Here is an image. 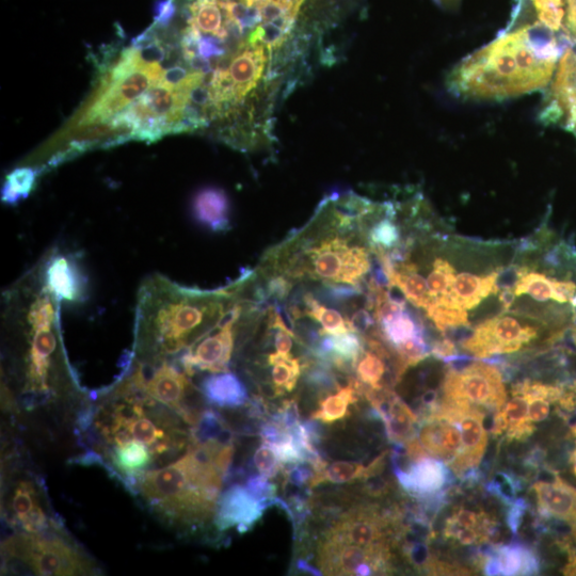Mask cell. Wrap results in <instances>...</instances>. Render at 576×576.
Wrapping results in <instances>:
<instances>
[{"label": "cell", "mask_w": 576, "mask_h": 576, "mask_svg": "<svg viewBox=\"0 0 576 576\" xmlns=\"http://www.w3.org/2000/svg\"><path fill=\"white\" fill-rule=\"evenodd\" d=\"M419 442L427 455L443 461L452 470L462 456L461 428L453 415L435 406L418 429Z\"/></svg>", "instance_id": "7c38bea8"}, {"label": "cell", "mask_w": 576, "mask_h": 576, "mask_svg": "<svg viewBox=\"0 0 576 576\" xmlns=\"http://www.w3.org/2000/svg\"><path fill=\"white\" fill-rule=\"evenodd\" d=\"M568 23L567 32L571 39L576 42V0H567Z\"/></svg>", "instance_id": "f35d334b"}, {"label": "cell", "mask_w": 576, "mask_h": 576, "mask_svg": "<svg viewBox=\"0 0 576 576\" xmlns=\"http://www.w3.org/2000/svg\"><path fill=\"white\" fill-rule=\"evenodd\" d=\"M514 397L496 411L493 423V435H506L509 441L525 440L532 436L535 425L528 420V400L523 394L512 391Z\"/></svg>", "instance_id": "603a6c76"}, {"label": "cell", "mask_w": 576, "mask_h": 576, "mask_svg": "<svg viewBox=\"0 0 576 576\" xmlns=\"http://www.w3.org/2000/svg\"><path fill=\"white\" fill-rule=\"evenodd\" d=\"M572 431H573L574 436L576 437V425L574 427H572Z\"/></svg>", "instance_id": "f6af8a7d"}, {"label": "cell", "mask_w": 576, "mask_h": 576, "mask_svg": "<svg viewBox=\"0 0 576 576\" xmlns=\"http://www.w3.org/2000/svg\"><path fill=\"white\" fill-rule=\"evenodd\" d=\"M445 402L499 411L507 392L502 373L493 365L475 362L461 370L451 368L443 382Z\"/></svg>", "instance_id": "ba28073f"}, {"label": "cell", "mask_w": 576, "mask_h": 576, "mask_svg": "<svg viewBox=\"0 0 576 576\" xmlns=\"http://www.w3.org/2000/svg\"><path fill=\"white\" fill-rule=\"evenodd\" d=\"M488 489L496 498L501 499L504 503L511 505L515 502L518 491V484L511 475L500 473L495 476Z\"/></svg>", "instance_id": "e575fe53"}, {"label": "cell", "mask_w": 576, "mask_h": 576, "mask_svg": "<svg viewBox=\"0 0 576 576\" xmlns=\"http://www.w3.org/2000/svg\"><path fill=\"white\" fill-rule=\"evenodd\" d=\"M7 553L39 575H79L90 572L89 560L62 538L38 533L16 536L5 544Z\"/></svg>", "instance_id": "52a82bcc"}, {"label": "cell", "mask_w": 576, "mask_h": 576, "mask_svg": "<svg viewBox=\"0 0 576 576\" xmlns=\"http://www.w3.org/2000/svg\"><path fill=\"white\" fill-rule=\"evenodd\" d=\"M553 300L558 303L572 302L576 295V284L570 280L552 279Z\"/></svg>", "instance_id": "8d00e7d4"}, {"label": "cell", "mask_w": 576, "mask_h": 576, "mask_svg": "<svg viewBox=\"0 0 576 576\" xmlns=\"http://www.w3.org/2000/svg\"><path fill=\"white\" fill-rule=\"evenodd\" d=\"M41 170L24 166L15 168L7 176L2 189V201L7 205H18L26 200L37 186Z\"/></svg>", "instance_id": "4dcf8cb0"}, {"label": "cell", "mask_w": 576, "mask_h": 576, "mask_svg": "<svg viewBox=\"0 0 576 576\" xmlns=\"http://www.w3.org/2000/svg\"><path fill=\"white\" fill-rule=\"evenodd\" d=\"M304 2H306V0H300V3L303 4Z\"/></svg>", "instance_id": "bcb514c9"}, {"label": "cell", "mask_w": 576, "mask_h": 576, "mask_svg": "<svg viewBox=\"0 0 576 576\" xmlns=\"http://www.w3.org/2000/svg\"><path fill=\"white\" fill-rule=\"evenodd\" d=\"M47 290L61 303L78 306L89 298V279L80 255L53 247L37 263Z\"/></svg>", "instance_id": "8fae6325"}, {"label": "cell", "mask_w": 576, "mask_h": 576, "mask_svg": "<svg viewBox=\"0 0 576 576\" xmlns=\"http://www.w3.org/2000/svg\"><path fill=\"white\" fill-rule=\"evenodd\" d=\"M371 204L352 191L324 199L306 226L270 248L254 270L264 296L284 303L297 287L373 294L386 284L374 272L377 256L367 238Z\"/></svg>", "instance_id": "6da1fadb"}, {"label": "cell", "mask_w": 576, "mask_h": 576, "mask_svg": "<svg viewBox=\"0 0 576 576\" xmlns=\"http://www.w3.org/2000/svg\"><path fill=\"white\" fill-rule=\"evenodd\" d=\"M244 283L242 277L218 290H201L163 275L144 280L135 317V349L140 358L154 365L189 349L226 317L242 296Z\"/></svg>", "instance_id": "7a4b0ae2"}, {"label": "cell", "mask_w": 576, "mask_h": 576, "mask_svg": "<svg viewBox=\"0 0 576 576\" xmlns=\"http://www.w3.org/2000/svg\"><path fill=\"white\" fill-rule=\"evenodd\" d=\"M114 445L112 461L119 471L128 476L140 477L153 460L150 448L138 441L127 440Z\"/></svg>", "instance_id": "f546056e"}, {"label": "cell", "mask_w": 576, "mask_h": 576, "mask_svg": "<svg viewBox=\"0 0 576 576\" xmlns=\"http://www.w3.org/2000/svg\"><path fill=\"white\" fill-rule=\"evenodd\" d=\"M571 462H572L573 472H574V474L576 475V448H575V451H574L573 454H572Z\"/></svg>", "instance_id": "7bdbcfd3"}, {"label": "cell", "mask_w": 576, "mask_h": 576, "mask_svg": "<svg viewBox=\"0 0 576 576\" xmlns=\"http://www.w3.org/2000/svg\"><path fill=\"white\" fill-rule=\"evenodd\" d=\"M548 99L540 120L544 124L563 123L576 136V53L571 48L560 57Z\"/></svg>", "instance_id": "4fadbf2b"}, {"label": "cell", "mask_w": 576, "mask_h": 576, "mask_svg": "<svg viewBox=\"0 0 576 576\" xmlns=\"http://www.w3.org/2000/svg\"><path fill=\"white\" fill-rule=\"evenodd\" d=\"M538 570L537 557L520 546L495 548L487 559L485 568L488 575H531Z\"/></svg>", "instance_id": "83f0119b"}, {"label": "cell", "mask_w": 576, "mask_h": 576, "mask_svg": "<svg viewBox=\"0 0 576 576\" xmlns=\"http://www.w3.org/2000/svg\"><path fill=\"white\" fill-rule=\"evenodd\" d=\"M384 466V455L377 458L368 467L358 462L335 461L324 463L322 468L314 471L309 488L313 489L323 484H351L360 479L375 477L381 473Z\"/></svg>", "instance_id": "484cf974"}, {"label": "cell", "mask_w": 576, "mask_h": 576, "mask_svg": "<svg viewBox=\"0 0 576 576\" xmlns=\"http://www.w3.org/2000/svg\"><path fill=\"white\" fill-rule=\"evenodd\" d=\"M388 522L376 508L358 506L344 512L331 525L322 539L333 542L356 544L361 547H374L384 543Z\"/></svg>", "instance_id": "9a60e30c"}, {"label": "cell", "mask_w": 576, "mask_h": 576, "mask_svg": "<svg viewBox=\"0 0 576 576\" xmlns=\"http://www.w3.org/2000/svg\"><path fill=\"white\" fill-rule=\"evenodd\" d=\"M572 532H573V535L576 539V522L574 524H572Z\"/></svg>", "instance_id": "ee69618b"}, {"label": "cell", "mask_w": 576, "mask_h": 576, "mask_svg": "<svg viewBox=\"0 0 576 576\" xmlns=\"http://www.w3.org/2000/svg\"><path fill=\"white\" fill-rule=\"evenodd\" d=\"M12 507L14 516L27 532L38 533L47 526L46 515L39 504L38 493L31 483L22 482L16 487Z\"/></svg>", "instance_id": "f1b7e54d"}, {"label": "cell", "mask_w": 576, "mask_h": 576, "mask_svg": "<svg viewBox=\"0 0 576 576\" xmlns=\"http://www.w3.org/2000/svg\"><path fill=\"white\" fill-rule=\"evenodd\" d=\"M365 345L354 366L356 379L363 387L374 391H383V379L388 373L389 352L383 345L370 336L364 335Z\"/></svg>", "instance_id": "4316f807"}, {"label": "cell", "mask_w": 576, "mask_h": 576, "mask_svg": "<svg viewBox=\"0 0 576 576\" xmlns=\"http://www.w3.org/2000/svg\"><path fill=\"white\" fill-rule=\"evenodd\" d=\"M564 47L541 24L524 26L461 60L447 76V89L475 101H504L546 89Z\"/></svg>", "instance_id": "3957f363"}, {"label": "cell", "mask_w": 576, "mask_h": 576, "mask_svg": "<svg viewBox=\"0 0 576 576\" xmlns=\"http://www.w3.org/2000/svg\"><path fill=\"white\" fill-rule=\"evenodd\" d=\"M431 355L438 359H454L458 356V351L455 344L448 339L438 341L431 348Z\"/></svg>", "instance_id": "74e56055"}, {"label": "cell", "mask_w": 576, "mask_h": 576, "mask_svg": "<svg viewBox=\"0 0 576 576\" xmlns=\"http://www.w3.org/2000/svg\"><path fill=\"white\" fill-rule=\"evenodd\" d=\"M456 279V269L447 260L437 258L425 278L428 290V306L424 312L452 291Z\"/></svg>", "instance_id": "1f68e13d"}, {"label": "cell", "mask_w": 576, "mask_h": 576, "mask_svg": "<svg viewBox=\"0 0 576 576\" xmlns=\"http://www.w3.org/2000/svg\"><path fill=\"white\" fill-rule=\"evenodd\" d=\"M538 16V23L552 32L564 30L565 18L564 0H532Z\"/></svg>", "instance_id": "d6a6232c"}, {"label": "cell", "mask_w": 576, "mask_h": 576, "mask_svg": "<svg viewBox=\"0 0 576 576\" xmlns=\"http://www.w3.org/2000/svg\"><path fill=\"white\" fill-rule=\"evenodd\" d=\"M390 552L386 544L361 547L322 539L317 565L325 575H374L389 571Z\"/></svg>", "instance_id": "30bf717a"}, {"label": "cell", "mask_w": 576, "mask_h": 576, "mask_svg": "<svg viewBox=\"0 0 576 576\" xmlns=\"http://www.w3.org/2000/svg\"><path fill=\"white\" fill-rule=\"evenodd\" d=\"M253 464L259 474L269 479L276 478L284 467L275 447L265 442L255 451Z\"/></svg>", "instance_id": "836d02e7"}, {"label": "cell", "mask_w": 576, "mask_h": 576, "mask_svg": "<svg viewBox=\"0 0 576 576\" xmlns=\"http://www.w3.org/2000/svg\"><path fill=\"white\" fill-rule=\"evenodd\" d=\"M400 486L408 493L420 498H426L443 491L450 482V470L446 464L438 459L422 458L413 461L408 470L395 468Z\"/></svg>", "instance_id": "ffe728a7"}, {"label": "cell", "mask_w": 576, "mask_h": 576, "mask_svg": "<svg viewBox=\"0 0 576 576\" xmlns=\"http://www.w3.org/2000/svg\"><path fill=\"white\" fill-rule=\"evenodd\" d=\"M269 506L255 498L246 487L232 486L218 500L216 526L220 531L236 528L240 534H245L262 519Z\"/></svg>", "instance_id": "2e32d148"}, {"label": "cell", "mask_w": 576, "mask_h": 576, "mask_svg": "<svg viewBox=\"0 0 576 576\" xmlns=\"http://www.w3.org/2000/svg\"><path fill=\"white\" fill-rule=\"evenodd\" d=\"M500 270L498 268L489 275H474L466 271L460 272V274L456 275L450 294L438 300L425 314L437 308L459 310L466 313L477 308L488 297L500 294V276L502 272Z\"/></svg>", "instance_id": "ac0fdd59"}, {"label": "cell", "mask_w": 576, "mask_h": 576, "mask_svg": "<svg viewBox=\"0 0 576 576\" xmlns=\"http://www.w3.org/2000/svg\"><path fill=\"white\" fill-rule=\"evenodd\" d=\"M523 395L528 400V420L533 424L546 421L551 412L550 400L539 396Z\"/></svg>", "instance_id": "d590c367"}, {"label": "cell", "mask_w": 576, "mask_h": 576, "mask_svg": "<svg viewBox=\"0 0 576 576\" xmlns=\"http://www.w3.org/2000/svg\"><path fill=\"white\" fill-rule=\"evenodd\" d=\"M201 391L208 402L220 408H240L249 403L245 383L229 371L206 377Z\"/></svg>", "instance_id": "d4e9b609"}, {"label": "cell", "mask_w": 576, "mask_h": 576, "mask_svg": "<svg viewBox=\"0 0 576 576\" xmlns=\"http://www.w3.org/2000/svg\"><path fill=\"white\" fill-rule=\"evenodd\" d=\"M539 508L544 514L574 524L576 522V489L556 477L554 483L534 485Z\"/></svg>", "instance_id": "cb8c5ba5"}, {"label": "cell", "mask_w": 576, "mask_h": 576, "mask_svg": "<svg viewBox=\"0 0 576 576\" xmlns=\"http://www.w3.org/2000/svg\"><path fill=\"white\" fill-rule=\"evenodd\" d=\"M116 392L123 397L124 403L114 407L109 425L103 428L111 443L135 440L147 445L154 457L180 450L185 444V431L175 428L170 420L155 419L148 414L146 408L150 396L144 392L142 398L133 396L128 379Z\"/></svg>", "instance_id": "5b68a950"}, {"label": "cell", "mask_w": 576, "mask_h": 576, "mask_svg": "<svg viewBox=\"0 0 576 576\" xmlns=\"http://www.w3.org/2000/svg\"><path fill=\"white\" fill-rule=\"evenodd\" d=\"M133 377L144 393L155 402L178 411L189 423L185 400L192 392V386L186 374L173 365L163 362L156 368L150 379L144 377L141 368L133 374Z\"/></svg>", "instance_id": "e0dca14e"}, {"label": "cell", "mask_w": 576, "mask_h": 576, "mask_svg": "<svg viewBox=\"0 0 576 576\" xmlns=\"http://www.w3.org/2000/svg\"><path fill=\"white\" fill-rule=\"evenodd\" d=\"M457 420L462 435L463 452L451 470L458 477L469 476L479 467L486 453L488 443L485 427V413L472 406L445 402L440 406Z\"/></svg>", "instance_id": "5bb4252c"}, {"label": "cell", "mask_w": 576, "mask_h": 576, "mask_svg": "<svg viewBox=\"0 0 576 576\" xmlns=\"http://www.w3.org/2000/svg\"><path fill=\"white\" fill-rule=\"evenodd\" d=\"M272 2L280 5L284 10L296 16V18L302 6L299 0H272Z\"/></svg>", "instance_id": "ab89813d"}, {"label": "cell", "mask_w": 576, "mask_h": 576, "mask_svg": "<svg viewBox=\"0 0 576 576\" xmlns=\"http://www.w3.org/2000/svg\"><path fill=\"white\" fill-rule=\"evenodd\" d=\"M266 48L245 42L227 64V73L236 104L258 87L267 64Z\"/></svg>", "instance_id": "d6986e66"}, {"label": "cell", "mask_w": 576, "mask_h": 576, "mask_svg": "<svg viewBox=\"0 0 576 576\" xmlns=\"http://www.w3.org/2000/svg\"><path fill=\"white\" fill-rule=\"evenodd\" d=\"M565 575H576V555L573 554L569 564L564 569Z\"/></svg>", "instance_id": "60d3db41"}, {"label": "cell", "mask_w": 576, "mask_h": 576, "mask_svg": "<svg viewBox=\"0 0 576 576\" xmlns=\"http://www.w3.org/2000/svg\"><path fill=\"white\" fill-rule=\"evenodd\" d=\"M239 3H242L247 8H256L258 7L260 0H239Z\"/></svg>", "instance_id": "b9f144b4"}, {"label": "cell", "mask_w": 576, "mask_h": 576, "mask_svg": "<svg viewBox=\"0 0 576 576\" xmlns=\"http://www.w3.org/2000/svg\"><path fill=\"white\" fill-rule=\"evenodd\" d=\"M494 531L495 523L486 512L457 508L446 521L444 536L469 547L486 542Z\"/></svg>", "instance_id": "7402d4cb"}, {"label": "cell", "mask_w": 576, "mask_h": 576, "mask_svg": "<svg viewBox=\"0 0 576 576\" xmlns=\"http://www.w3.org/2000/svg\"><path fill=\"white\" fill-rule=\"evenodd\" d=\"M251 296L245 285L242 296L224 317L220 324L192 345L181 358L186 375L197 372L222 373L229 371V365L235 354L240 325L249 306Z\"/></svg>", "instance_id": "8992f818"}, {"label": "cell", "mask_w": 576, "mask_h": 576, "mask_svg": "<svg viewBox=\"0 0 576 576\" xmlns=\"http://www.w3.org/2000/svg\"><path fill=\"white\" fill-rule=\"evenodd\" d=\"M191 212L200 226L211 232L231 229V204L227 192L221 188H201L192 199Z\"/></svg>", "instance_id": "44dd1931"}, {"label": "cell", "mask_w": 576, "mask_h": 576, "mask_svg": "<svg viewBox=\"0 0 576 576\" xmlns=\"http://www.w3.org/2000/svg\"><path fill=\"white\" fill-rule=\"evenodd\" d=\"M528 314L505 312L479 324L466 341L464 350L479 359L515 354L537 339L539 329Z\"/></svg>", "instance_id": "9c48e42d"}, {"label": "cell", "mask_w": 576, "mask_h": 576, "mask_svg": "<svg viewBox=\"0 0 576 576\" xmlns=\"http://www.w3.org/2000/svg\"><path fill=\"white\" fill-rule=\"evenodd\" d=\"M217 452L213 442H195L178 461L144 472L140 476L143 498L174 521L195 524L212 517L226 478L217 467Z\"/></svg>", "instance_id": "277c9868"}]
</instances>
